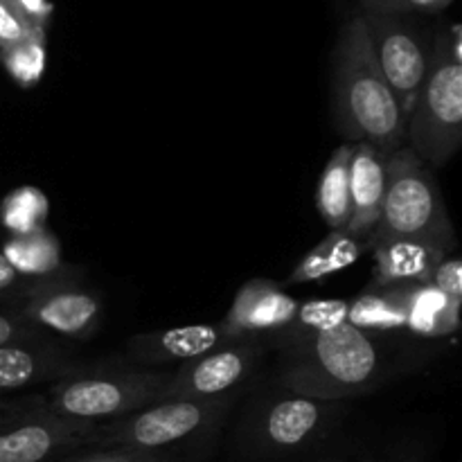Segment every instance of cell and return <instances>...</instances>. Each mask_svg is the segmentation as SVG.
Wrapping results in <instances>:
<instances>
[{
  "label": "cell",
  "mask_w": 462,
  "mask_h": 462,
  "mask_svg": "<svg viewBox=\"0 0 462 462\" xmlns=\"http://www.w3.org/2000/svg\"><path fill=\"white\" fill-rule=\"evenodd\" d=\"M370 251L377 262V282H406L431 284L438 266L447 260L449 248L433 242H413V239H393L374 244Z\"/></svg>",
  "instance_id": "obj_16"
},
{
  "label": "cell",
  "mask_w": 462,
  "mask_h": 462,
  "mask_svg": "<svg viewBox=\"0 0 462 462\" xmlns=\"http://www.w3.org/2000/svg\"><path fill=\"white\" fill-rule=\"evenodd\" d=\"M364 14H383V16H400L402 0H361Z\"/></svg>",
  "instance_id": "obj_32"
},
{
  "label": "cell",
  "mask_w": 462,
  "mask_h": 462,
  "mask_svg": "<svg viewBox=\"0 0 462 462\" xmlns=\"http://www.w3.org/2000/svg\"><path fill=\"white\" fill-rule=\"evenodd\" d=\"M16 404H18V402H0V413H3V411H7V409H14Z\"/></svg>",
  "instance_id": "obj_33"
},
{
  "label": "cell",
  "mask_w": 462,
  "mask_h": 462,
  "mask_svg": "<svg viewBox=\"0 0 462 462\" xmlns=\"http://www.w3.org/2000/svg\"><path fill=\"white\" fill-rule=\"evenodd\" d=\"M75 373H79V365L70 364L66 356L41 341L0 346V393L59 382Z\"/></svg>",
  "instance_id": "obj_15"
},
{
  "label": "cell",
  "mask_w": 462,
  "mask_h": 462,
  "mask_svg": "<svg viewBox=\"0 0 462 462\" xmlns=\"http://www.w3.org/2000/svg\"><path fill=\"white\" fill-rule=\"evenodd\" d=\"M16 310L32 328L77 341L88 338L102 323V300L66 280V273L32 282Z\"/></svg>",
  "instance_id": "obj_9"
},
{
  "label": "cell",
  "mask_w": 462,
  "mask_h": 462,
  "mask_svg": "<svg viewBox=\"0 0 462 462\" xmlns=\"http://www.w3.org/2000/svg\"><path fill=\"white\" fill-rule=\"evenodd\" d=\"M70 462H170L162 454H152V451L129 449V447H111V449L97 451V454L84 456Z\"/></svg>",
  "instance_id": "obj_28"
},
{
  "label": "cell",
  "mask_w": 462,
  "mask_h": 462,
  "mask_svg": "<svg viewBox=\"0 0 462 462\" xmlns=\"http://www.w3.org/2000/svg\"><path fill=\"white\" fill-rule=\"evenodd\" d=\"M170 373H75L50 386L48 409L81 422L104 424L165 400Z\"/></svg>",
  "instance_id": "obj_6"
},
{
  "label": "cell",
  "mask_w": 462,
  "mask_h": 462,
  "mask_svg": "<svg viewBox=\"0 0 462 462\" xmlns=\"http://www.w3.org/2000/svg\"><path fill=\"white\" fill-rule=\"evenodd\" d=\"M406 282H374L373 289L347 305V323L365 332L406 328Z\"/></svg>",
  "instance_id": "obj_20"
},
{
  "label": "cell",
  "mask_w": 462,
  "mask_h": 462,
  "mask_svg": "<svg viewBox=\"0 0 462 462\" xmlns=\"http://www.w3.org/2000/svg\"><path fill=\"white\" fill-rule=\"evenodd\" d=\"M350 156L352 143L334 149L328 165H325L323 176H320L319 189H316L319 215L332 230H346L350 224Z\"/></svg>",
  "instance_id": "obj_19"
},
{
  "label": "cell",
  "mask_w": 462,
  "mask_h": 462,
  "mask_svg": "<svg viewBox=\"0 0 462 462\" xmlns=\"http://www.w3.org/2000/svg\"><path fill=\"white\" fill-rule=\"evenodd\" d=\"M365 251V242L356 239L347 230H332L319 246L311 248L296 264L287 284H305L323 280L337 271L347 269Z\"/></svg>",
  "instance_id": "obj_21"
},
{
  "label": "cell",
  "mask_w": 462,
  "mask_h": 462,
  "mask_svg": "<svg viewBox=\"0 0 462 462\" xmlns=\"http://www.w3.org/2000/svg\"><path fill=\"white\" fill-rule=\"evenodd\" d=\"M95 429L54 413L43 397L23 400L0 413V462H45L59 451L86 447Z\"/></svg>",
  "instance_id": "obj_7"
},
{
  "label": "cell",
  "mask_w": 462,
  "mask_h": 462,
  "mask_svg": "<svg viewBox=\"0 0 462 462\" xmlns=\"http://www.w3.org/2000/svg\"><path fill=\"white\" fill-rule=\"evenodd\" d=\"M462 143V59L460 27L438 34L429 72L406 116L404 144L429 170L447 165Z\"/></svg>",
  "instance_id": "obj_3"
},
{
  "label": "cell",
  "mask_w": 462,
  "mask_h": 462,
  "mask_svg": "<svg viewBox=\"0 0 462 462\" xmlns=\"http://www.w3.org/2000/svg\"><path fill=\"white\" fill-rule=\"evenodd\" d=\"M32 282L23 280L0 253V300H23Z\"/></svg>",
  "instance_id": "obj_30"
},
{
  "label": "cell",
  "mask_w": 462,
  "mask_h": 462,
  "mask_svg": "<svg viewBox=\"0 0 462 462\" xmlns=\"http://www.w3.org/2000/svg\"><path fill=\"white\" fill-rule=\"evenodd\" d=\"M393 239L433 242L454 246V228L447 215L445 199L431 170L418 161L409 147H400L388 156V183L382 215L365 248Z\"/></svg>",
  "instance_id": "obj_4"
},
{
  "label": "cell",
  "mask_w": 462,
  "mask_h": 462,
  "mask_svg": "<svg viewBox=\"0 0 462 462\" xmlns=\"http://www.w3.org/2000/svg\"><path fill=\"white\" fill-rule=\"evenodd\" d=\"M332 113L347 143L373 144L383 156L404 147L406 116L379 70L361 14L343 25L334 45Z\"/></svg>",
  "instance_id": "obj_1"
},
{
  "label": "cell",
  "mask_w": 462,
  "mask_h": 462,
  "mask_svg": "<svg viewBox=\"0 0 462 462\" xmlns=\"http://www.w3.org/2000/svg\"><path fill=\"white\" fill-rule=\"evenodd\" d=\"M0 253L12 264V269L27 282H41V280L63 273L61 246H59V239L48 228L9 237Z\"/></svg>",
  "instance_id": "obj_17"
},
{
  "label": "cell",
  "mask_w": 462,
  "mask_h": 462,
  "mask_svg": "<svg viewBox=\"0 0 462 462\" xmlns=\"http://www.w3.org/2000/svg\"><path fill=\"white\" fill-rule=\"evenodd\" d=\"M228 402L224 397L212 400H161L135 413L125 415L113 422L97 424L86 447L102 449L129 447V449L161 454L162 449L206 436L224 415Z\"/></svg>",
  "instance_id": "obj_5"
},
{
  "label": "cell",
  "mask_w": 462,
  "mask_h": 462,
  "mask_svg": "<svg viewBox=\"0 0 462 462\" xmlns=\"http://www.w3.org/2000/svg\"><path fill=\"white\" fill-rule=\"evenodd\" d=\"M451 5V0H402V14H440Z\"/></svg>",
  "instance_id": "obj_31"
},
{
  "label": "cell",
  "mask_w": 462,
  "mask_h": 462,
  "mask_svg": "<svg viewBox=\"0 0 462 462\" xmlns=\"http://www.w3.org/2000/svg\"><path fill=\"white\" fill-rule=\"evenodd\" d=\"M347 305L346 300H310L300 302L296 316L282 332L273 334L280 346H291V343L302 341L307 337L332 329L337 325L347 320Z\"/></svg>",
  "instance_id": "obj_22"
},
{
  "label": "cell",
  "mask_w": 462,
  "mask_h": 462,
  "mask_svg": "<svg viewBox=\"0 0 462 462\" xmlns=\"http://www.w3.org/2000/svg\"><path fill=\"white\" fill-rule=\"evenodd\" d=\"M230 343L235 341L226 337L219 325H183V328L138 334L129 338L126 352L135 364H174V361L185 364Z\"/></svg>",
  "instance_id": "obj_14"
},
{
  "label": "cell",
  "mask_w": 462,
  "mask_h": 462,
  "mask_svg": "<svg viewBox=\"0 0 462 462\" xmlns=\"http://www.w3.org/2000/svg\"><path fill=\"white\" fill-rule=\"evenodd\" d=\"M0 63L16 84L32 88L45 70V39H27L12 48L0 50Z\"/></svg>",
  "instance_id": "obj_24"
},
{
  "label": "cell",
  "mask_w": 462,
  "mask_h": 462,
  "mask_svg": "<svg viewBox=\"0 0 462 462\" xmlns=\"http://www.w3.org/2000/svg\"><path fill=\"white\" fill-rule=\"evenodd\" d=\"M36 36L45 39V34H39L23 21L21 14L12 5L0 0V50L12 48V45L23 43L27 39H36Z\"/></svg>",
  "instance_id": "obj_25"
},
{
  "label": "cell",
  "mask_w": 462,
  "mask_h": 462,
  "mask_svg": "<svg viewBox=\"0 0 462 462\" xmlns=\"http://www.w3.org/2000/svg\"><path fill=\"white\" fill-rule=\"evenodd\" d=\"M23 341H39V329L32 328L18 310L0 311V346Z\"/></svg>",
  "instance_id": "obj_26"
},
{
  "label": "cell",
  "mask_w": 462,
  "mask_h": 462,
  "mask_svg": "<svg viewBox=\"0 0 462 462\" xmlns=\"http://www.w3.org/2000/svg\"><path fill=\"white\" fill-rule=\"evenodd\" d=\"M3 3H9V5H12V0H3Z\"/></svg>",
  "instance_id": "obj_34"
},
{
  "label": "cell",
  "mask_w": 462,
  "mask_h": 462,
  "mask_svg": "<svg viewBox=\"0 0 462 462\" xmlns=\"http://www.w3.org/2000/svg\"><path fill=\"white\" fill-rule=\"evenodd\" d=\"M460 305L433 284H409L404 298L406 328L424 337H445L458 329Z\"/></svg>",
  "instance_id": "obj_18"
},
{
  "label": "cell",
  "mask_w": 462,
  "mask_h": 462,
  "mask_svg": "<svg viewBox=\"0 0 462 462\" xmlns=\"http://www.w3.org/2000/svg\"><path fill=\"white\" fill-rule=\"evenodd\" d=\"M12 7L21 14V18L32 30L45 34L50 16H52V3L50 0H12Z\"/></svg>",
  "instance_id": "obj_29"
},
{
  "label": "cell",
  "mask_w": 462,
  "mask_h": 462,
  "mask_svg": "<svg viewBox=\"0 0 462 462\" xmlns=\"http://www.w3.org/2000/svg\"><path fill=\"white\" fill-rule=\"evenodd\" d=\"M253 338L230 343L199 359L185 361L171 374L165 400H212L233 391L248 377L260 356V346Z\"/></svg>",
  "instance_id": "obj_11"
},
{
  "label": "cell",
  "mask_w": 462,
  "mask_h": 462,
  "mask_svg": "<svg viewBox=\"0 0 462 462\" xmlns=\"http://www.w3.org/2000/svg\"><path fill=\"white\" fill-rule=\"evenodd\" d=\"M361 16L365 21L379 70L391 86L404 116H409L427 79L431 48H427L418 32L397 16H383V14H361Z\"/></svg>",
  "instance_id": "obj_8"
},
{
  "label": "cell",
  "mask_w": 462,
  "mask_h": 462,
  "mask_svg": "<svg viewBox=\"0 0 462 462\" xmlns=\"http://www.w3.org/2000/svg\"><path fill=\"white\" fill-rule=\"evenodd\" d=\"M48 212V197L41 189L25 185V188L14 189L5 197L3 206H0V221L12 233V237H16V235H27L45 228Z\"/></svg>",
  "instance_id": "obj_23"
},
{
  "label": "cell",
  "mask_w": 462,
  "mask_h": 462,
  "mask_svg": "<svg viewBox=\"0 0 462 462\" xmlns=\"http://www.w3.org/2000/svg\"><path fill=\"white\" fill-rule=\"evenodd\" d=\"M388 183V156L373 144H352L350 156V203L352 215L347 233L365 242L382 215Z\"/></svg>",
  "instance_id": "obj_13"
},
{
  "label": "cell",
  "mask_w": 462,
  "mask_h": 462,
  "mask_svg": "<svg viewBox=\"0 0 462 462\" xmlns=\"http://www.w3.org/2000/svg\"><path fill=\"white\" fill-rule=\"evenodd\" d=\"M282 386L293 395L338 402L373 391L383 374V356L373 332L346 323L282 347Z\"/></svg>",
  "instance_id": "obj_2"
},
{
  "label": "cell",
  "mask_w": 462,
  "mask_h": 462,
  "mask_svg": "<svg viewBox=\"0 0 462 462\" xmlns=\"http://www.w3.org/2000/svg\"><path fill=\"white\" fill-rule=\"evenodd\" d=\"M431 284L438 291L445 293L447 298H451V300L462 302V264L458 257H447V260L438 266Z\"/></svg>",
  "instance_id": "obj_27"
},
{
  "label": "cell",
  "mask_w": 462,
  "mask_h": 462,
  "mask_svg": "<svg viewBox=\"0 0 462 462\" xmlns=\"http://www.w3.org/2000/svg\"><path fill=\"white\" fill-rule=\"evenodd\" d=\"M300 302L284 291V284L273 280H248L235 296L228 316L221 320L230 341L257 337V334H278L296 316Z\"/></svg>",
  "instance_id": "obj_12"
},
{
  "label": "cell",
  "mask_w": 462,
  "mask_h": 462,
  "mask_svg": "<svg viewBox=\"0 0 462 462\" xmlns=\"http://www.w3.org/2000/svg\"><path fill=\"white\" fill-rule=\"evenodd\" d=\"M334 402L302 395L275 397L253 420V442L269 454H291L319 440L332 422Z\"/></svg>",
  "instance_id": "obj_10"
}]
</instances>
